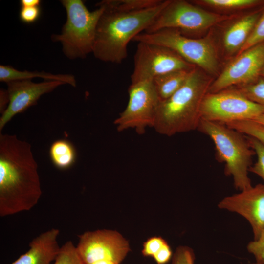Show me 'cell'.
<instances>
[{
  "label": "cell",
  "mask_w": 264,
  "mask_h": 264,
  "mask_svg": "<svg viewBox=\"0 0 264 264\" xmlns=\"http://www.w3.org/2000/svg\"><path fill=\"white\" fill-rule=\"evenodd\" d=\"M42 190L30 144L16 135L0 133V216L28 211Z\"/></svg>",
  "instance_id": "6da1fadb"
},
{
  "label": "cell",
  "mask_w": 264,
  "mask_h": 264,
  "mask_svg": "<svg viewBox=\"0 0 264 264\" xmlns=\"http://www.w3.org/2000/svg\"><path fill=\"white\" fill-rule=\"evenodd\" d=\"M169 2L163 0L156 6L131 12L103 8L96 28L92 52L95 57L105 62L122 63L127 57L129 43L147 29Z\"/></svg>",
  "instance_id": "7a4b0ae2"
},
{
  "label": "cell",
  "mask_w": 264,
  "mask_h": 264,
  "mask_svg": "<svg viewBox=\"0 0 264 264\" xmlns=\"http://www.w3.org/2000/svg\"><path fill=\"white\" fill-rule=\"evenodd\" d=\"M208 89L198 71L193 69L176 92L160 101L153 128L168 136L198 129L201 104Z\"/></svg>",
  "instance_id": "3957f363"
},
{
  "label": "cell",
  "mask_w": 264,
  "mask_h": 264,
  "mask_svg": "<svg viewBox=\"0 0 264 264\" xmlns=\"http://www.w3.org/2000/svg\"><path fill=\"white\" fill-rule=\"evenodd\" d=\"M197 130L213 142L217 158L224 164V173L232 177L235 187L241 191L251 187L248 172L255 153L246 136L223 124L202 119Z\"/></svg>",
  "instance_id": "277c9868"
},
{
  "label": "cell",
  "mask_w": 264,
  "mask_h": 264,
  "mask_svg": "<svg viewBox=\"0 0 264 264\" xmlns=\"http://www.w3.org/2000/svg\"><path fill=\"white\" fill-rule=\"evenodd\" d=\"M66 12V21L61 34H53V42H60L64 54L70 59L84 58L93 50L96 28L104 9L89 11L81 0L61 1Z\"/></svg>",
  "instance_id": "5b68a950"
},
{
  "label": "cell",
  "mask_w": 264,
  "mask_h": 264,
  "mask_svg": "<svg viewBox=\"0 0 264 264\" xmlns=\"http://www.w3.org/2000/svg\"><path fill=\"white\" fill-rule=\"evenodd\" d=\"M132 41L155 44L167 47L189 63L195 64L209 72L217 68L215 50L206 39L187 37L173 29H164L152 33L143 32Z\"/></svg>",
  "instance_id": "8992f818"
},
{
  "label": "cell",
  "mask_w": 264,
  "mask_h": 264,
  "mask_svg": "<svg viewBox=\"0 0 264 264\" xmlns=\"http://www.w3.org/2000/svg\"><path fill=\"white\" fill-rule=\"evenodd\" d=\"M264 114V107L246 97L238 90L226 89L206 94L200 107L201 119L220 123L254 120Z\"/></svg>",
  "instance_id": "52a82bcc"
},
{
  "label": "cell",
  "mask_w": 264,
  "mask_h": 264,
  "mask_svg": "<svg viewBox=\"0 0 264 264\" xmlns=\"http://www.w3.org/2000/svg\"><path fill=\"white\" fill-rule=\"evenodd\" d=\"M128 93L127 106L114 123L119 132L132 128L142 134L153 127L160 100L152 80L131 83Z\"/></svg>",
  "instance_id": "ba28073f"
},
{
  "label": "cell",
  "mask_w": 264,
  "mask_h": 264,
  "mask_svg": "<svg viewBox=\"0 0 264 264\" xmlns=\"http://www.w3.org/2000/svg\"><path fill=\"white\" fill-rule=\"evenodd\" d=\"M192 68L189 63L167 47L138 42L134 56L131 83L152 80L157 76L172 72Z\"/></svg>",
  "instance_id": "9c48e42d"
},
{
  "label": "cell",
  "mask_w": 264,
  "mask_h": 264,
  "mask_svg": "<svg viewBox=\"0 0 264 264\" xmlns=\"http://www.w3.org/2000/svg\"><path fill=\"white\" fill-rule=\"evenodd\" d=\"M223 17L182 1H170L144 31L152 33L164 29L195 32L207 28Z\"/></svg>",
  "instance_id": "30bf717a"
},
{
  "label": "cell",
  "mask_w": 264,
  "mask_h": 264,
  "mask_svg": "<svg viewBox=\"0 0 264 264\" xmlns=\"http://www.w3.org/2000/svg\"><path fill=\"white\" fill-rule=\"evenodd\" d=\"M78 237L76 249L83 264L101 260L120 264L130 251L128 242L116 231H87Z\"/></svg>",
  "instance_id": "8fae6325"
},
{
  "label": "cell",
  "mask_w": 264,
  "mask_h": 264,
  "mask_svg": "<svg viewBox=\"0 0 264 264\" xmlns=\"http://www.w3.org/2000/svg\"><path fill=\"white\" fill-rule=\"evenodd\" d=\"M264 66V43L241 53L210 85L209 93H215L236 84L256 82Z\"/></svg>",
  "instance_id": "7c38bea8"
},
{
  "label": "cell",
  "mask_w": 264,
  "mask_h": 264,
  "mask_svg": "<svg viewBox=\"0 0 264 264\" xmlns=\"http://www.w3.org/2000/svg\"><path fill=\"white\" fill-rule=\"evenodd\" d=\"M9 103L0 118V131L16 114L36 105L43 95L49 93L65 83L58 81L34 83L31 80L7 83Z\"/></svg>",
  "instance_id": "4fadbf2b"
},
{
  "label": "cell",
  "mask_w": 264,
  "mask_h": 264,
  "mask_svg": "<svg viewBox=\"0 0 264 264\" xmlns=\"http://www.w3.org/2000/svg\"><path fill=\"white\" fill-rule=\"evenodd\" d=\"M220 209L236 212L247 220L251 226L254 240L264 229V185L258 184L227 196L218 204Z\"/></svg>",
  "instance_id": "5bb4252c"
},
{
  "label": "cell",
  "mask_w": 264,
  "mask_h": 264,
  "mask_svg": "<svg viewBox=\"0 0 264 264\" xmlns=\"http://www.w3.org/2000/svg\"><path fill=\"white\" fill-rule=\"evenodd\" d=\"M59 229L51 228L34 238L29 243V249L12 264H50L60 251L57 239Z\"/></svg>",
  "instance_id": "9a60e30c"
},
{
  "label": "cell",
  "mask_w": 264,
  "mask_h": 264,
  "mask_svg": "<svg viewBox=\"0 0 264 264\" xmlns=\"http://www.w3.org/2000/svg\"><path fill=\"white\" fill-rule=\"evenodd\" d=\"M261 16L256 11L242 18L230 27L225 32L223 43L226 49L230 52L241 48Z\"/></svg>",
  "instance_id": "2e32d148"
},
{
  "label": "cell",
  "mask_w": 264,
  "mask_h": 264,
  "mask_svg": "<svg viewBox=\"0 0 264 264\" xmlns=\"http://www.w3.org/2000/svg\"><path fill=\"white\" fill-rule=\"evenodd\" d=\"M34 78H42L45 81H61L65 84L76 87L75 77L70 74H53L44 71H20L10 66H0V81L8 83L11 81L31 80Z\"/></svg>",
  "instance_id": "e0dca14e"
},
{
  "label": "cell",
  "mask_w": 264,
  "mask_h": 264,
  "mask_svg": "<svg viewBox=\"0 0 264 264\" xmlns=\"http://www.w3.org/2000/svg\"><path fill=\"white\" fill-rule=\"evenodd\" d=\"M193 69L176 71L154 78L152 81L160 101L176 92L184 84Z\"/></svg>",
  "instance_id": "ac0fdd59"
},
{
  "label": "cell",
  "mask_w": 264,
  "mask_h": 264,
  "mask_svg": "<svg viewBox=\"0 0 264 264\" xmlns=\"http://www.w3.org/2000/svg\"><path fill=\"white\" fill-rule=\"evenodd\" d=\"M49 154L53 164L60 170L69 168L76 159V152L74 146L66 139H59L52 143Z\"/></svg>",
  "instance_id": "d6986e66"
},
{
  "label": "cell",
  "mask_w": 264,
  "mask_h": 264,
  "mask_svg": "<svg viewBox=\"0 0 264 264\" xmlns=\"http://www.w3.org/2000/svg\"><path fill=\"white\" fill-rule=\"evenodd\" d=\"M160 0H103L96 4L105 10L117 12H131L156 6Z\"/></svg>",
  "instance_id": "ffe728a7"
},
{
  "label": "cell",
  "mask_w": 264,
  "mask_h": 264,
  "mask_svg": "<svg viewBox=\"0 0 264 264\" xmlns=\"http://www.w3.org/2000/svg\"><path fill=\"white\" fill-rule=\"evenodd\" d=\"M224 125L264 144V126L253 120L234 121Z\"/></svg>",
  "instance_id": "44dd1931"
},
{
  "label": "cell",
  "mask_w": 264,
  "mask_h": 264,
  "mask_svg": "<svg viewBox=\"0 0 264 264\" xmlns=\"http://www.w3.org/2000/svg\"><path fill=\"white\" fill-rule=\"evenodd\" d=\"M245 136L250 147L254 150L257 156V161L250 167L249 172L260 176L264 185V144L254 138Z\"/></svg>",
  "instance_id": "7402d4cb"
},
{
  "label": "cell",
  "mask_w": 264,
  "mask_h": 264,
  "mask_svg": "<svg viewBox=\"0 0 264 264\" xmlns=\"http://www.w3.org/2000/svg\"><path fill=\"white\" fill-rule=\"evenodd\" d=\"M53 264H83L77 251L76 246L70 241L60 247Z\"/></svg>",
  "instance_id": "603a6c76"
},
{
  "label": "cell",
  "mask_w": 264,
  "mask_h": 264,
  "mask_svg": "<svg viewBox=\"0 0 264 264\" xmlns=\"http://www.w3.org/2000/svg\"><path fill=\"white\" fill-rule=\"evenodd\" d=\"M250 100L264 107V79L261 77L255 82L244 85L238 90Z\"/></svg>",
  "instance_id": "cb8c5ba5"
},
{
  "label": "cell",
  "mask_w": 264,
  "mask_h": 264,
  "mask_svg": "<svg viewBox=\"0 0 264 264\" xmlns=\"http://www.w3.org/2000/svg\"><path fill=\"white\" fill-rule=\"evenodd\" d=\"M264 41V12L262 14L240 52L252 47Z\"/></svg>",
  "instance_id": "d4e9b609"
},
{
  "label": "cell",
  "mask_w": 264,
  "mask_h": 264,
  "mask_svg": "<svg viewBox=\"0 0 264 264\" xmlns=\"http://www.w3.org/2000/svg\"><path fill=\"white\" fill-rule=\"evenodd\" d=\"M210 5L225 8H235L256 5L261 1L257 0H204Z\"/></svg>",
  "instance_id": "484cf974"
},
{
  "label": "cell",
  "mask_w": 264,
  "mask_h": 264,
  "mask_svg": "<svg viewBox=\"0 0 264 264\" xmlns=\"http://www.w3.org/2000/svg\"><path fill=\"white\" fill-rule=\"evenodd\" d=\"M167 242L159 236H154L148 239L143 244L142 254L145 257L154 256Z\"/></svg>",
  "instance_id": "4316f807"
},
{
  "label": "cell",
  "mask_w": 264,
  "mask_h": 264,
  "mask_svg": "<svg viewBox=\"0 0 264 264\" xmlns=\"http://www.w3.org/2000/svg\"><path fill=\"white\" fill-rule=\"evenodd\" d=\"M193 250L186 246L178 247L173 255L171 264H194Z\"/></svg>",
  "instance_id": "83f0119b"
},
{
  "label": "cell",
  "mask_w": 264,
  "mask_h": 264,
  "mask_svg": "<svg viewBox=\"0 0 264 264\" xmlns=\"http://www.w3.org/2000/svg\"><path fill=\"white\" fill-rule=\"evenodd\" d=\"M247 249L254 256L256 263L264 264V229L257 240L249 242Z\"/></svg>",
  "instance_id": "f1b7e54d"
},
{
  "label": "cell",
  "mask_w": 264,
  "mask_h": 264,
  "mask_svg": "<svg viewBox=\"0 0 264 264\" xmlns=\"http://www.w3.org/2000/svg\"><path fill=\"white\" fill-rule=\"evenodd\" d=\"M40 6L21 7L19 18L21 22L26 24H32L40 17Z\"/></svg>",
  "instance_id": "f546056e"
},
{
  "label": "cell",
  "mask_w": 264,
  "mask_h": 264,
  "mask_svg": "<svg viewBox=\"0 0 264 264\" xmlns=\"http://www.w3.org/2000/svg\"><path fill=\"white\" fill-rule=\"evenodd\" d=\"M172 257V249L168 242H166L153 258L157 264H166L170 261Z\"/></svg>",
  "instance_id": "4dcf8cb0"
},
{
  "label": "cell",
  "mask_w": 264,
  "mask_h": 264,
  "mask_svg": "<svg viewBox=\"0 0 264 264\" xmlns=\"http://www.w3.org/2000/svg\"><path fill=\"white\" fill-rule=\"evenodd\" d=\"M9 98L7 90L1 89L0 92V111L2 114L8 107Z\"/></svg>",
  "instance_id": "1f68e13d"
},
{
  "label": "cell",
  "mask_w": 264,
  "mask_h": 264,
  "mask_svg": "<svg viewBox=\"0 0 264 264\" xmlns=\"http://www.w3.org/2000/svg\"><path fill=\"white\" fill-rule=\"evenodd\" d=\"M41 1L40 0H21V7L40 6Z\"/></svg>",
  "instance_id": "d6a6232c"
},
{
  "label": "cell",
  "mask_w": 264,
  "mask_h": 264,
  "mask_svg": "<svg viewBox=\"0 0 264 264\" xmlns=\"http://www.w3.org/2000/svg\"><path fill=\"white\" fill-rule=\"evenodd\" d=\"M90 264H118L112 261L101 260L93 262Z\"/></svg>",
  "instance_id": "836d02e7"
},
{
  "label": "cell",
  "mask_w": 264,
  "mask_h": 264,
  "mask_svg": "<svg viewBox=\"0 0 264 264\" xmlns=\"http://www.w3.org/2000/svg\"><path fill=\"white\" fill-rule=\"evenodd\" d=\"M253 120L264 126V114H261Z\"/></svg>",
  "instance_id": "e575fe53"
},
{
  "label": "cell",
  "mask_w": 264,
  "mask_h": 264,
  "mask_svg": "<svg viewBox=\"0 0 264 264\" xmlns=\"http://www.w3.org/2000/svg\"><path fill=\"white\" fill-rule=\"evenodd\" d=\"M260 76H262L261 77L263 78V79H264V66L262 70V71L261 72V74H260Z\"/></svg>",
  "instance_id": "d590c367"
},
{
  "label": "cell",
  "mask_w": 264,
  "mask_h": 264,
  "mask_svg": "<svg viewBox=\"0 0 264 264\" xmlns=\"http://www.w3.org/2000/svg\"><path fill=\"white\" fill-rule=\"evenodd\" d=\"M250 264H258L257 263L255 262V263H251Z\"/></svg>",
  "instance_id": "8d00e7d4"
}]
</instances>
